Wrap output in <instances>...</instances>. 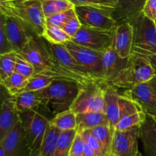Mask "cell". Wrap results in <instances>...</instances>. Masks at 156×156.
Instances as JSON below:
<instances>
[{"mask_svg":"<svg viewBox=\"0 0 156 156\" xmlns=\"http://www.w3.org/2000/svg\"><path fill=\"white\" fill-rule=\"evenodd\" d=\"M18 53L34 66V73L52 76L55 80H66L78 83L76 78L58 62L47 41L43 37L32 35L25 47Z\"/></svg>","mask_w":156,"mask_h":156,"instance_id":"obj_1","label":"cell"},{"mask_svg":"<svg viewBox=\"0 0 156 156\" xmlns=\"http://www.w3.org/2000/svg\"><path fill=\"white\" fill-rule=\"evenodd\" d=\"M0 12L19 20L35 36L44 35L47 23L40 0H0Z\"/></svg>","mask_w":156,"mask_h":156,"instance_id":"obj_2","label":"cell"},{"mask_svg":"<svg viewBox=\"0 0 156 156\" xmlns=\"http://www.w3.org/2000/svg\"><path fill=\"white\" fill-rule=\"evenodd\" d=\"M80 85L75 81L54 80L50 86L41 90L43 104L53 115L71 108L79 93Z\"/></svg>","mask_w":156,"mask_h":156,"instance_id":"obj_3","label":"cell"},{"mask_svg":"<svg viewBox=\"0 0 156 156\" xmlns=\"http://www.w3.org/2000/svg\"><path fill=\"white\" fill-rule=\"evenodd\" d=\"M19 116L29 148L32 152L41 151L46 130L54 115L44 105H40L36 108L19 113Z\"/></svg>","mask_w":156,"mask_h":156,"instance_id":"obj_4","label":"cell"},{"mask_svg":"<svg viewBox=\"0 0 156 156\" xmlns=\"http://www.w3.org/2000/svg\"><path fill=\"white\" fill-rule=\"evenodd\" d=\"M156 74L150 63L145 58L131 54L128 62L109 83L117 89L129 90L150 80Z\"/></svg>","mask_w":156,"mask_h":156,"instance_id":"obj_5","label":"cell"},{"mask_svg":"<svg viewBox=\"0 0 156 156\" xmlns=\"http://www.w3.org/2000/svg\"><path fill=\"white\" fill-rule=\"evenodd\" d=\"M133 30L132 54L145 57L156 54V28L143 12L129 20Z\"/></svg>","mask_w":156,"mask_h":156,"instance_id":"obj_6","label":"cell"},{"mask_svg":"<svg viewBox=\"0 0 156 156\" xmlns=\"http://www.w3.org/2000/svg\"><path fill=\"white\" fill-rule=\"evenodd\" d=\"M107 84L93 81L80 85L79 93L70 109L76 114L88 112H105Z\"/></svg>","mask_w":156,"mask_h":156,"instance_id":"obj_7","label":"cell"},{"mask_svg":"<svg viewBox=\"0 0 156 156\" xmlns=\"http://www.w3.org/2000/svg\"><path fill=\"white\" fill-rule=\"evenodd\" d=\"M114 30L108 31L82 24L76 35L72 38L75 44L104 52L113 46Z\"/></svg>","mask_w":156,"mask_h":156,"instance_id":"obj_8","label":"cell"},{"mask_svg":"<svg viewBox=\"0 0 156 156\" xmlns=\"http://www.w3.org/2000/svg\"><path fill=\"white\" fill-rule=\"evenodd\" d=\"M69 53L99 82L105 83L102 66V52L69 41L64 44Z\"/></svg>","mask_w":156,"mask_h":156,"instance_id":"obj_9","label":"cell"},{"mask_svg":"<svg viewBox=\"0 0 156 156\" xmlns=\"http://www.w3.org/2000/svg\"><path fill=\"white\" fill-rule=\"evenodd\" d=\"M75 10L83 25L108 31L114 30L117 26L109 10L88 6H75Z\"/></svg>","mask_w":156,"mask_h":156,"instance_id":"obj_10","label":"cell"},{"mask_svg":"<svg viewBox=\"0 0 156 156\" xmlns=\"http://www.w3.org/2000/svg\"><path fill=\"white\" fill-rule=\"evenodd\" d=\"M48 44L58 62L76 78L80 85L93 81H98L76 61L64 44H54L50 42H48Z\"/></svg>","mask_w":156,"mask_h":156,"instance_id":"obj_11","label":"cell"},{"mask_svg":"<svg viewBox=\"0 0 156 156\" xmlns=\"http://www.w3.org/2000/svg\"><path fill=\"white\" fill-rule=\"evenodd\" d=\"M140 126L130 129L115 130L111 144V153L117 156H138Z\"/></svg>","mask_w":156,"mask_h":156,"instance_id":"obj_12","label":"cell"},{"mask_svg":"<svg viewBox=\"0 0 156 156\" xmlns=\"http://www.w3.org/2000/svg\"><path fill=\"white\" fill-rule=\"evenodd\" d=\"M0 146L4 150L5 156H30L32 153L20 121L0 141Z\"/></svg>","mask_w":156,"mask_h":156,"instance_id":"obj_13","label":"cell"},{"mask_svg":"<svg viewBox=\"0 0 156 156\" xmlns=\"http://www.w3.org/2000/svg\"><path fill=\"white\" fill-rule=\"evenodd\" d=\"M1 15L4 18L6 34L13 50L20 52L28 42L29 38L34 35L19 20L9 15Z\"/></svg>","mask_w":156,"mask_h":156,"instance_id":"obj_14","label":"cell"},{"mask_svg":"<svg viewBox=\"0 0 156 156\" xmlns=\"http://www.w3.org/2000/svg\"><path fill=\"white\" fill-rule=\"evenodd\" d=\"M122 93L133 99L146 114L156 118V95L149 83H143L129 90H124Z\"/></svg>","mask_w":156,"mask_h":156,"instance_id":"obj_15","label":"cell"},{"mask_svg":"<svg viewBox=\"0 0 156 156\" xmlns=\"http://www.w3.org/2000/svg\"><path fill=\"white\" fill-rule=\"evenodd\" d=\"M133 30L128 21L117 24L114 29L113 47L122 59H129L132 54Z\"/></svg>","mask_w":156,"mask_h":156,"instance_id":"obj_16","label":"cell"},{"mask_svg":"<svg viewBox=\"0 0 156 156\" xmlns=\"http://www.w3.org/2000/svg\"><path fill=\"white\" fill-rule=\"evenodd\" d=\"M19 121V112L17 110L15 97L10 96L2 102L0 114V141L5 137L6 135Z\"/></svg>","mask_w":156,"mask_h":156,"instance_id":"obj_17","label":"cell"},{"mask_svg":"<svg viewBox=\"0 0 156 156\" xmlns=\"http://www.w3.org/2000/svg\"><path fill=\"white\" fill-rule=\"evenodd\" d=\"M146 0H116L117 5L111 15L117 24L126 22L143 12Z\"/></svg>","mask_w":156,"mask_h":156,"instance_id":"obj_18","label":"cell"},{"mask_svg":"<svg viewBox=\"0 0 156 156\" xmlns=\"http://www.w3.org/2000/svg\"><path fill=\"white\" fill-rule=\"evenodd\" d=\"M120 93L117 88L110 84L105 86V113L108 119V125L111 131L114 132L117 122L120 120V109H119V98Z\"/></svg>","mask_w":156,"mask_h":156,"instance_id":"obj_19","label":"cell"},{"mask_svg":"<svg viewBox=\"0 0 156 156\" xmlns=\"http://www.w3.org/2000/svg\"><path fill=\"white\" fill-rule=\"evenodd\" d=\"M127 62L128 59H122L113 46L102 52V66L105 83L109 84Z\"/></svg>","mask_w":156,"mask_h":156,"instance_id":"obj_20","label":"cell"},{"mask_svg":"<svg viewBox=\"0 0 156 156\" xmlns=\"http://www.w3.org/2000/svg\"><path fill=\"white\" fill-rule=\"evenodd\" d=\"M140 140L146 156H156V120L147 115L145 122L140 126Z\"/></svg>","mask_w":156,"mask_h":156,"instance_id":"obj_21","label":"cell"},{"mask_svg":"<svg viewBox=\"0 0 156 156\" xmlns=\"http://www.w3.org/2000/svg\"><path fill=\"white\" fill-rule=\"evenodd\" d=\"M77 130L79 132L91 129L101 125H108L105 112H88L76 114Z\"/></svg>","mask_w":156,"mask_h":156,"instance_id":"obj_22","label":"cell"},{"mask_svg":"<svg viewBox=\"0 0 156 156\" xmlns=\"http://www.w3.org/2000/svg\"><path fill=\"white\" fill-rule=\"evenodd\" d=\"M13 96L15 99L17 110L19 113L36 108L43 104L42 96L40 90L23 92Z\"/></svg>","mask_w":156,"mask_h":156,"instance_id":"obj_23","label":"cell"},{"mask_svg":"<svg viewBox=\"0 0 156 156\" xmlns=\"http://www.w3.org/2000/svg\"><path fill=\"white\" fill-rule=\"evenodd\" d=\"M61 131L49 123L41 147V156H53Z\"/></svg>","mask_w":156,"mask_h":156,"instance_id":"obj_24","label":"cell"},{"mask_svg":"<svg viewBox=\"0 0 156 156\" xmlns=\"http://www.w3.org/2000/svg\"><path fill=\"white\" fill-rule=\"evenodd\" d=\"M50 124L57 128L61 132L77 129L76 114L71 109H69L55 115L54 117L50 121Z\"/></svg>","mask_w":156,"mask_h":156,"instance_id":"obj_25","label":"cell"},{"mask_svg":"<svg viewBox=\"0 0 156 156\" xmlns=\"http://www.w3.org/2000/svg\"><path fill=\"white\" fill-rule=\"evenodd\" d=\"M28 78L14 72L13 73L6 77L5 79L0 80L2 87H4L10 96H15L21 93L23 89L27 85Z\"/></svg>","mask_w":156,"mask_h":156,"instance_id":"obj_26","label":"cell"},{"mask_svg":"<svg viewBox=\"0 0 156 156\" xmlns=\"http://www.w3.org/2000/svg\"><path fill=\"white\" fill-rule=\"evenodd\" d=\"M89 130L93 136L99 142L105 154L111 152V144L114 132L111 131L109 125H101Z\"/></svg>","mask_w":156,"mask_h":156,"instance_id":"obj_27","label":"cell"},{"mask_svg":"<svg viewBox=\"0 0 156 156\" xmlns=\"http://www.w3.org/2000/svg\"><path fill=\"white\" fill-rule=\"evenodd\" d=\"M42 37L48 42L54 44H66L72 41V37L62 28L53 24H47Z\"/></svg>","mask_w":156,"mask_h":156,"instance_id":"obj_28","label":"cell"},{"mask_svg":"<svg viewBox=\"0 0 156 156\" xmlns=\"http://www.w3.org/2000/svg\"><path fill=\"white\" fill-rule=\"evenodd\" d=\"M42 5L43 12L46 18L65 12L69 9H74L75 6L69 0H40Z\"/></svg>","mask_w":156,"mask_h":156,"instance_id":"obj_29","label":"cell"},{"mask_svg":"<svg viewBox=\"0 0 156 156\" xmlns=\"http://www.w3.org/2000/svg\"><path fill=\"white\" fill-rule=\"evenodd\" d=\"M77 129L61 132L53 156H69L70 148L77 134Z\"/></svg>","mask_w":156,"mask_h":156,"instance_id":"obj_30","label":"cell"},{"mask_svg":"<svg viewBox=\"0 0 156 156\" xmlns=\"http://www.w3.org/2000/svg\"><path fill=\"white\" fill-rule=\"evenodd\" d=\"M146 117H147V114L144 111H140L129 115L121 119L117 122L115 130L123 131V130L130 129L135 127L141 126L142 124L146 120Z\"/></svg>","mask_w":156,"mask_h":156,"instance_id":"obj_31","label":"cell"},{"mask_svg":"<svg viewBox=\"0 0 156 156\" xmlns=\"http://www.w3.org/2000/svg\"><path fill=\"white\" fill-rule=\"evenodd\" d=\"M17 54L16 51L13 50L9 53L0 54V80L5 79L15 72Z\"/></svg>","mask_w":156,"mask_h":156,"instance_id":"obj_32","label":"cell"},{"mask_svg":"<svg viewBox=\"0 0 156 156\" xmlns=\"http://www.w3.org/2000/svg\"><path fill=\"white\" fill-rule=\"evenodd\" d=\"M54 80V78L52 77V76L34 73L33 76L28 78L27 85L23 89L21 93H23V92L37 91V90H43V89L50 86Z\"/></svg>","mask_w":156,"mask_h":156,"instance_id":"obj_33","label":"cell"},{"mask_svg":"<svg viewBox=\"0 0 156 156\" xmlns=\"http://www.w3.org/2000/svg\"><path fill=\"white\" fill-rule=\"evenodd\" d=\"M119 109H120V120L131 114L143 111L141 107L131 98L123 93H120L119 98ZM119 120V121H120Z\"/></svg>","mask_w":156,"mask_h":156,"instance_id":"obj_34","label":"cell"},{"mask_svg":"<svg viewBox=\"0 0 156 156\" xmlns=\"http://www.w3.org/2000/svg\"><path fill=\"white\" fill-rule=\"evenodd\" d=\"M75 6H88L112 11L115 9L116 0H69Z\"/></svg>","mask_w":156,"mask_h":156,"instance_id":"obj_35","label":"cell"},{"mask_svg":"<svg viewBox=\"0 0 156 156\" xmlns=\"http://www.w3.org/2000/svg\"><path fill=\"white\" fill-rule=\"evenodd\" d=\"M15 72L27 78H30L35 73L34 66L27 60H26L24 57L21 56L19 53L17 54Z\"/></svg>","mask_w":156,"mask_h":156,"instance_id":"obj_36","label":"cell"},{"mask_svg":"<svg viewBox=\"0 0 156 156\" xmlns=\"http://www.w3.org/2000/svg\"><path fill=\"white\" fill-rule=\"evenodd\" d=\"M75 15H76V12L74 8V9L65 11V12L55 14V15L49 17V18H46V23H47V24H53V25L59 26V27L62 28V26Z\"/></svg>","mask_w":156,"mask_h":156,"instance_id":"obj_37","label":"cell"},{"mask_svg":"<svg viewBox=\"0 0 156 156\" xmlns=\"http://www.w3.org/2000/svg\"><path fill=\"white\" fill-rule=\"evenodd\" d=\"M13 47L9 41L5 28L4 18L1 15L0 16V54L9 53L13 51Z\"/></svg>","mask_w":156,"mask_h":156,"instance_id":"obj_38","label":"cell"},{"mask_svg":"<svg viewBox=\"0 0 156 156\" xmlns=\"http://www.w3.org/2000/svg\"><path fill=\"white\" fill-rule=\"evenodd\" d=\"M79 132V131H78ZM79 132L82 134V137H83L84 141H85L86 143H88L91 148L94 149V151H95L97 156H105V153H104L103 149H102L101 146L99 144V142H98L97 139L93 136V135L91 134V132L89 129L83 130V131H80Z\"/></svg>","mask_w":156,"mask_h":156,"instance_id":"obj_39","label":"cell"},{"mask_svg":"<svg viewBox=\"0 0 156 156\" xmlns=\"http://www.w3.org/2000/svg\"><path fill=\"white\" fill-rule=\"evenodd\" d=\"M69 156H85V141L79 132L75 137Z\"/></svg>","mask_w":156,"mask_h":156,"instance_id":"obj_40","label":"cell"},{"mask_svg":"<svg viewBox=\"0 0 156 156\" xmlns=\"http://www.w3.org/2000/svg\"><path fill=\"white\" fill-rule=\"evenodd\" d=\"M82 25V23H81L79 18H78L77 15H75L62 26V28L73 38L77 34Z\"/></svg>","mask_w":156,"mask_h":156,"instance_id":"obj_41","label":"cell"},{"mask_svg":"<svg viewBox=\"0 0 156 156\" xmlns=\"http://www.w3.org/2000/svg\"><path fill=\"white\" fill-rule=\"evenodd\" d=\"M143 12L146 16L154 21L156 18V0H146Z\"/></svg>","mask_w":156,"mask_h":156,"instance_id":"obj_42","label":"cell"},{"mask_svg":"<svg viewBox=\"0 0 156 156\" xmlns=\"http://www.w3.org/2000/svg\"><path fill=\"white\" fill-rule=\"evenodd\" d=\"M142 58L146 59L149 63H150L152 67H153V69L155 70V73H156V54H155L149 55V56L142 57Z\"/></svg>","mask_w":156,"mask_h":156,"instance_id":"obj_43","label":"cell"},{"mask_svg":"<svg viewBox=\"0 0 156 156\" xmlns=\"http://www.w3.org/2000/svg\"><path fill=\"white\" fill-rule=\"evenodd\" d=\"M85 156H97L92 148L85 142Z\"/></svg>","mask_w":156,"mask_h":156,"instance_id":"obj_44","label":"cell"},{"mask_svg":"<svg viewBox=\"0 0 156 156\" xmlns=\"http://www.w3.org/2000/svg\"><path fill=\"white\" fill-rule=\"evenodd\" d=\"M148 83H149V86H150V87L152 88V90H153L154 93L156 95V74L150 80L148 81Z\"/></svg>","mask_w":156,"mask_h":156,"instance_id":"obj_45","label":"cell"},{"mask_svg":"<svg viewBox=\"0 0 156 156\" xmlns=\"http://www.w3.org/2000/svg\"><path fill=\"white\" fill-rule=\"evenodd\" d=\"M30 156H41V151H34V152H32Z\"/></svg>","mask_w":156,"mask_h":156,"instance_id":"obj_46","label":"cell"},{"mask_svg":"<svg viewBox=\"0 0 156 156\" xmlns=\"http://www.w3.org/2000/svg\"><path fill=\"white\" fill-rule=\"evenodd\" d=\"M105 156H113V154L111 152H109V153H107L106 154H105Z\"/></svg>","mask_w":156,"mask_h":156,"instance_id":"obj_47","label":"cell"},{"mask_svg":"<svg viewBox=\"0 0 156 156\" xmlns=\"http://www.w3.org/2000/svg\"><path fill=\"white\" fill-rule=\"evenodd\" d=\"M138 156H143V154H141V153H140V152H139V154H138Z\"/></svg>","mask_w":156,"mask_h":156,"instance_id":"obj_48","label":"cell"},{"mask_svg":"<svg viewBox=\"0 0 156 156\" xmlns=\"http://www.w3.org/2000/svg\"><path fill=\"white\" fill-rule=\"evenodd\" d=\"M154 22H155V28H156V18H155V20H154Z\"/></svg>","mask_w":156,"mask_h":156,"instance_id":"obj_49","label":"cell"},{"mask_svg":"<svg viewBox=\"0 0 156 156\" xmlns=\"http://www.w3.org/2000/svg\"><path fill=\"white\" fill-rule=\"evenodd\" d=\"M113 156H117V155H115V154H113Z\"/></svg>","mask_w":156,"mask_h":156,"instance_id":"obj_50","label":"cell"},{"mask_svg":"<svg viewBox=\"0 0 156 156\" xmlns=\"http://www.w3.org/2000/svg\"><path fill=\"white\" fill-rule=\"evenodd\" d=\"M155 120H156V118L155 117Z\"/></svg>","mask_w":156,"mask_h":156,"instance_id":"obj_51","label":"cell"}]
</instances>
